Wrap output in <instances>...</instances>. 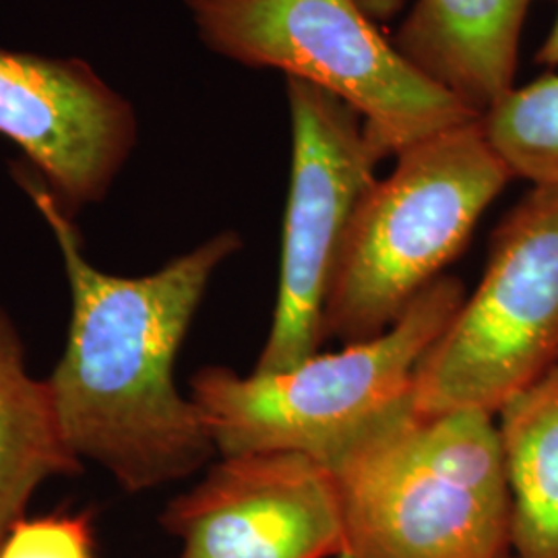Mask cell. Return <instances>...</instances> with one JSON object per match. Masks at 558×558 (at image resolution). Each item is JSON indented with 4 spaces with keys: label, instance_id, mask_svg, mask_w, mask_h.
<instances>
[{
    "label": "cell",
    "instance_id": "cell-1",
    "mask_svg": "<svg viewBox=\"0 0 558 558\" xmlns=\"http://www.w3.org/2000/svg\"><path fill=\"white\" fill-rule=\"evenodd\" d=\"M13 177L57 240L71 290V325L48 379L64 442L126 493L193 476L218 456L174 362L209 281L242 248L226 230L141 278L110 276L83 253L73 216L27 163Z\"/></svg>",
    "mask_w": 558,
    "mask_h": 558
},
{
    "label": "cell",
    "instance_id": "cell-2",
    "mask_svg": "<svg viewBox=\"0 0 558 558\" xmlns=\"http://www.w3.org/2000/svg\"><path fill=\"white\" fill-rule=\"evenodd\" d=\"M465 299L458 278L433 281L385 333L313 354L281 373L242 377L207 366L193 403L220 458L299 453L333 472L380 428L414 408L420 362Z\"/></svg>",
    "mask_w": 558,
    "mask_h": 558
},
{
    "label": "cell",
    "instance_id": "cell-3",
    "mask_svg": "<svg viewBox=\"0 0 558 558\" xmlns=\"http://www.w3.org/2000/svg\"><path fill=\"white\" fill-rule=\"evenodd\" d=\"M352 558H513L497 416L414 408L331 472Z\"/></svg>",
    "mask_w": 558,
    "mask_h": 558
},
{
    "label": "cell",
    "instance_id": "cell-4",
    "mask_svg": "<svg viewBox=\"0 0 558 558\" xmlns=\"http://www.w3.org/2000/svg\"><path fill=\"white\" fill-rule=\"evenodd\" d=\"M511 179L480 119L401 151L350 226L325 304L323 339L356 343L385 333L458 259Z\"/></svg>",
    "mask_w": 558,
    "mask_h": 558
},
{
    "label": "cell",
    "instance_id": "cell-5",
    "mask_svg": "<svg viewBox=\"0 0 558 558\" xmlns=\"http://www.w3.org/2000/svg\"><path fill=\"white\" fill-rule=\"evenodd\" d=\"M207 48L348 104L379 163L480 119L385 40L359 0H186Z\"/></svg>",
    "mask_w": 558,
    "mask_h": 558
},
{
    "label": "cell",
    "instance_id": "cell-6",
    "mask_svg": "<svg viewBox=\"0 0 558 558\" xmlns=\"http://www.w3.org/2000/svg\"><path fill=\"white\" fill-rule=\"evenodd\" d=\"M558 364V182L502 220L486 271L420 362L414 410L493 416Z\"/></svg>",
    "mask_w": 558,
    "mask_h": 558
},
{
    "label": "cell",
    "instance_id": "cell-7",
    "mask_svg": "<svg viewBox=\"0 0 558 558\" xmlns=\"http://www.w3.org/2000/svg\"><path fill=\"white\" fill-rule=\"evenodd\" d=\"M292 172L283 218L278 302L255 373H281L319 352L323 317L350 226L375 184L359 112L319 87L286 83Z\"/></svg>",
    "mask_w": 558,
    "mask_h": 558
},
{
    "label": "cell",
    "instance_id": "cell-8",
    "mask_svg": "<svg viewBox=\"0 0 558 558\" xmlns=\"http://www.w3.org/2000/svg\"><path fill=\"white\" fill-rule=\"evenodd\" d=\"M177 558H338L345 530L333 474L299 453L221 458L168 502Z\"/></svg>",
    "mask_w": 558,
    "mask_h": 558
},
{
    "label": "cell",
    "instance_id": "cell-9",
    "mask_svg": "<svg viewBox=\"0 0 558 558\" xmlns=\"http://www.w3.org/2000/svg\"><path fill=\"white\" fill-rule=\"evenodd\" d=\"M0 135L75 218L108 195L137 143V114L85 60L0 48Z\"/></svg>",
    "mask_w": 558,
    "mask_h": 558
},
{
    "label": "cell",
    "instance_id": "cell-10",
    "mask_svg": "<svg viewBox=\"0 0 558 558\" xmlns=\"http://www.w3.org/2000/svg\"><path fill=\"white\" fill-rule=\"evenodd\" d=\"M534 0H418L396 48L482 117L515 87L519 40Z\"/></svg>",
    "mask_w": 558,
    "mask_h": 558
},
{
    "label": "cell",
    "instance_id": "cell-11",
    "mask_svg": "<svg viewBox=\"0 0 558 558\" xmlns=\"http://www.w3.org/2000/svg\"><path fill=\"white\" fill-rule=\"evenodd\" d=\"M80 468L62 437L48 380L32 377L20 336L0 311V544L46 480Z\"/></svg>",
    "mask_w": 558,
    "mask_h": 558
},
{
    "label": "cell",
    "instance_id": "cell-12",
    "mask_svg": "<svg viewBox=\"0 0 558 558\" xmlns=\"http://www.w3.org/2000/svg\"><path fill=\"white\" fill-rule=\"evenodd\" d=\"M513 558H558V364L497 414Z\"/></svg>",
    "mask_w": 558,
    "mask_h": 558
},
{
    "label": "cell",
    "instance_id": "cell-13",
    "mask_svg": "<svg viewBox=\"0 0 558 558\" xmlns=\"http://www.w3.org/2000/svg\"><path fill=\"white\" fill-rule=\"evenodd\" d=\"M480 124L513 179L558 182V75L513 87Z\"/></svg>",
    "mask_w": 558,
    "mask_h": 558
},
{
    "label": "cell",
    "instance_id": "cell-14",
    "mask_svg": "<svg viewBox=\"0 0 558 558\" xmlns=\"http://www.w3.org/2000/svg\"><path fill=\"white\" fill-rule=\"evenodd\" d=\"M94 527L87 513L23 518L0 544V558H94Z\"/></svg>",
    "mask_w": 558,
    "mask_h": 558
},
{
    "label": "cell",
    "instance_id": "cell-15",
    "mask_svg": "<svg viewBox=\"0 0 558 558\" xmlns=\"http://www.w3.org/2000/svg\"><path fill=\"white\" fill-rule=\"evenodd\" d=\"M405 0H359L360 7L366 11V15L375 21L393 20L401 11Z\"/></svg>",
    "mask_w": 558,
    "mask_h": 558
},
{
    "label": "cell",
    "instance_id": "cell-16",
    "mask_svg": "<svg viewBox=\"0 0 558 558\" xmlns=\"http://www.w3.org/2000/svg\"><path fill=\"white\" fill-rule=\"evenodd\" d=\"M538 62L544 66H558V15L550 34L546 36L544 44L539 46Z\"/></svg>",
    "mask_w": 558,
    "mask_h": 558
},
{
    "label": "cell",
    "instance_id": "cell-17",
    "mask_svg": "<svg viewBox=\"0 0 558 558\" xmlns=\"http://www.w3.org/2000/svg\"><path fill=\"white\" fill-rule=\"evenodd\" d=\"M338 558H352V557H350V555H348V553H343V555H339Z\"/></svg>",
    "mask_w": 558,
    "mask_h": 558
}]
</instances>
